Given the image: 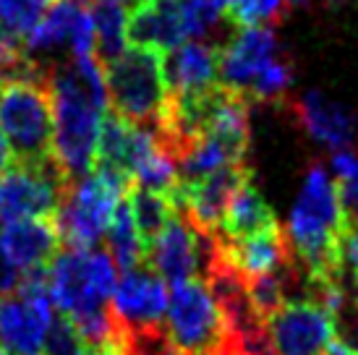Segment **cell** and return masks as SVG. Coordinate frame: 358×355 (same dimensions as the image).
<instances>
[{
	"label": "cell",
	"mask_w": 358,
	"mask_h": 355,
	"mask_svg": "<svg viewBox=\"0 0 358 355\" xmlns=\"http://www.w3.org/2000/svg\"><path fill=\"white\" fill-rule=\"evenodd\" d=\"M131 180L110 168H97L71 180L58 215L52 217L66 248H94L108 236L118 207L126 201Z\"/></svg>",
	"instance_id": "obj_6"
},
{
	"label": "cell",
	"mask_w": 358,
	"mask_h": 355,
	"mask_svg": "<svg viewBox=\"0 0 358 355\" xmlns=\"http://www.w3.org/2000/svg\"><path fill=\"white\" fill-rule=\"evenodd\" d=\"M345 227H348V219H345L340 188L332 170L319 162L308 165L299 194L293 198L288 225L282 227L293 259L306 275L308 287L343 280L338 272L335 251Z\"/></svg>",
	"instance_id": "obj_3"
},
{
	"label": "cell",
	"mask_w": 358,
	"mask_h": 355,
	"mask_svg": "<svg viewBox=\"0 0 358 355\" xmlns=\"http://www.w3.org/2000/svg\"><path fill=\"white\" fill-rule=\"evenodd\" d=\"M296 115L308 136L322 147L343 152L358 144V115L324 92H303L296 99Z\"/></svg>",
	"instance_id": "obj_19"
},
{
	"label": "cell",
	"mask_w": 358,
	"mask_h": 355,
	"mask_svg": "<svg viewBox=\"0 0 358 355\" xmlns=\"http://www.w3.org/2000/svg\"><path fill=\"white\" fill-rule=\"evenodd\" d=\"M21 48L34 63L58 52H66L69 58L97 55L92 6H81L76 0H55L50 10L37 21V27L24 37Z\"/></svg>",
	"instance_id": "obj_14"
},
{
	"label": "cell",
	"mask_w": 358,
	"mask_h": 355,
	"mask_svg": "<svg viewBox=\"0 0 358 355\" xmlns=\"http://www.w3.org/2000/svg\"><path fill=\"white\" fill-rule=\"evenodd\" d=\"M201 6H207L209 10H215V13H228V6H230V0H199Z\"/></svg>",
	"instance_id": "obj_31"
},
{
	"label": "cell",
	"mask_w": 358,
	"mask_h": 355,
	"mask_svg": "<svg viewBox=\"0 0 358 355\" xmlns=\"http://www.w3.org/2000/svg\"><path fill=\"white\" fill-rule=\"evenodd\" d=\"M52 94L50 157L69 180L84 178L97 165L100 133L108 118L105 63L97 55H79L48 71Z\"/></svg>",
	"instance_id": "obj_1"
},
{
	"label": "cell",
	"mask_w": 358,
	"mask_h": 355,
	"mask_svg": "<svg viewBox=\"0 0 358 355\" xmlns=\"http://www.w3.org/2000/svg\"><path fill=\"white\" fill-rule=\"evenodd\" d=\"M311 0H288V6H306Z\"/></svg>",
	"instance_id": "obj_36"
},
{
	"label": "cell",
	"mask_w": 358,
	"mask_h": 355,
	"mask_svg": "<svg viewBox=\"0 0 358 355\" xmlns=\"http://www.w3.org/2000/svg\"><path fill=\"white\" fill-rule=\"evenodd\" d=\"M288 0H230L228 16L238 27H269L282 19Z\"/></svg>",
	"instance_id": "obj_27"
},
{
	"label": "cell",
	"mask_w": 358,
	"mask_h": 355,
	"mask_svg": "<svg viewBox=\"0 0 358 355\" xmlns=\"http://www.w3.org/2000/svg\"><path fill=\"white\" fill-rule=\"evenodd\" d=\"M220 259L243 280H259V277L285 275L288 269L296 266L290 243L285 238V230L275 222V225L264 227L259 233H251L238 240H220Z\"/></svg>",
	"instance_id": "obj_16"
},
{
	"label": "cell",
	"mask_w": 358,
	"mask_h": 355,
	"mask_svg": "<svg viewBox=\"0 0 358 355\" xmlns=\"http://www.w3.org/2000/svg\"><path fill=\"white\" fill-rule=\"evenodd\" d=\"M246 178H249L246 165H236V168L220 170L215 175L201 178V180L178 183V188L173 191L176 209L189 219L191 225L199 227L201 233L217 236L220 222L225 217L230 198Z\"/></svg>",
	"instance_id": "obj_17"
},
{
	"label": "cell",
	"mask_w": 358,
	"mask_h": 355,
	"mask_svg": "<svg viewBox=\"0 0 358 355\" xmlns=\"http://www.w3.org/2000/svg\"><path fill=\"white\" fill-rule=\"evenodd\" d=\"M55 0H0V29L10 40L24 42L37 21L50 10Z\"/></svg>",
	"instance_id": "obj_25"
},
{
	"label": "cell",
	"mask_w": 358,
	"mask_h": 355,
	"mask_svg": "<svg viewBox=\"0 0 358 355\" xmlns=\"http://www.w3.org/2000/svg\"><path fill=\"white\" fill-rule=\"evenodd\" d=\"M45 272L52 306L73 324L84 345H113L115 321L108 303L118 285V266L108 251L66 248Z\"/></svg>",
	"instance_id": "obj_2"
},
{
	"label": "cell",
	"mask_w": 358,
	"mask_h": 355,
	"mask_svg": "<svg viewBox=\"0 0 358 355\" xmlns=\"http://www.w3.org/2000/svg\"><path fill=\"white\" fill-rule=\"evenodd\" d=\"M108 254L110 259L115 261L118 269L129 272V269H136L147 261V243L141 238L139 227H136V219H134V212H131L129 198L123 201L115 212V217L108 227Z\"/></svg>",
	"instance_id": "obj_23"
},
{
	"label": "cell",
	"mask_w": 358,
	"mask_h": 355,
	"mask_svg": "<svg viewBox=\"0 0 358 355\" xmlns=\"http://www.w3.org/2000/svg\"><path fill=\"white\" fill-rule=\"evenodd\" d=\"M217 21L220 13L199 0H141L129 13V42L168 55L183 42L204 37Z\"/></svg>",
	"instance_id": "obj_9"
},
{
	"label": "cell",
	"mask_w": 358,
	"mask_h": 355,
	"mask_svg": "<svg viewBox=\"0 0 358 355\" xmlns=\"http://www.w3.org/2000/svg\"><path fill=\"white\" fill-rule=\"evenodd\" d=\"M105 81L115 115L147 129H155L162 120L170 89L165 79V58L159 52L131 45L118 58L105 63Z\"/></svg>",
	"instance_id": "obj_7"
},
{
	"label": "cell",
	"mask_w": 358,
	"mask_h": 355,
	"mask_svg": "<svg viewBox=\"0 0 358 355\" xmlns=\"http://www.w3.org/2000/svg\"><path fill=\"white\" fill-rule=\"evenodd\" d=\"M131 212H134V219H136V227H139L144 243H150L152 238L157 236L162 227L168 225L170 219L176 217V201L168 194H155V191H144V188H134L131 186V196H129Z\"/></svg>",
	"instance_id": "obj_24"
},
{
	"label": "cell",
	"mask_w": 358,
	"mask_h": 355,
	"mask_svg": "<svg viewBox=\"0 0 358 355\" xmlns=\"http://www.w3.org/2000/svg\"><path fill=\"white\" fill-rule=\"evenodd\" d=\"M220 84L246 99H275L288 94L293 68L269 27H241L220 50Z\"/></svg>",
	"instance_id": "obj_5"
},
{
	"label": "cell",
	"mask_w": 358,
	"mask_h": 355,
	"mask_svg": "<svg viewBox=\"0 0 358 355\" xmlns=\"http://www.w3.org/2000/svg\"><path fill=\"white\" fill-rule=\"evenodd\" d=\"M335 261H338L340 277H353L358 275V225H348L343 230L338 240V251H335Z\"/></svg>",
	"instance_id": "obj_29"
},
{
	"label": "cell",
	"mask_w": 358,
	"mask_h": 355,
	"mask_svg": "<svg viewBox=\"0 0 358 355\" xmlns=\"http://www.w3.org/2000/svg\"><path fill=\"white\" fill-rule=\"evenodd\" d=\"M170 303V285L150 266H136L118 277L110 298V314L115 321V337L155 329L165 324ZM115 342V340H113Z\"/></svg>",
	"instance_id": "obj_15"
},
{
	"label": "cell",
	"mask_w": 358,
	"mask_h": 355,
	"mask_svg": "<svg viewBox=\"0 0 358 355\" xmlns=\"http://www.w3.org/2000/svg\"><path fill=\"white\" fill-rule=\"evenodd\" d=\"M69 183L52 157L40 162L16 159L0 175V227L24 219H52Z\"/></svg>",
	"instance_id": "obj_11"
},
{
	"label": "cell",
	"mask_w": 358,
	"mask_h": 355,
	"mask_svg": "<svg viewBox=\"0 0 358 355\" xmlns=\"http://www.w3.org/2000/svg\"><path fill=\"white\" fill-rule=\"evenodd\" d=\"M0 355H10V353H8V350H3V347H0Z\"/></svg>",
	"instance_id": "obj_37"
},
{
	"label": "cell",
	"mask_w": 358,
	"mask_h": 355,
	"mask_svg": "<svg viewBox=\"0 0 358 355\" xmlns=\"http://www.w3.org/2000/svg\"><path fill=\"white\" fill-rule=\"evenodd\" d=\"M10 157H13V152H10L8 141L3 136V131H0V175L10 168Z\"/></svg>",
	"instance_id": "obj_30"
},
{
	"label": "cell",
	"mask_w": 358,
	"mask_h": 355,
	"mask_svg": "<svg viewBox=\"0 0 358 355\" xmlns=\"http://www.w3.org/2000/svg\"><path fill=\"white\" fill-rule=\"evenodd\" d=\"M113 3H120V6H129V3H134V6H139L141 0H113Z\"/></svg>",
	"instance_id": "obj_35"
},
{
	"label": "cell",
	"mask_w": 358,
	"mask_h": 355,
	"mask_svg": "<svg viewBox=\"0 0 358 355\" xmlns=\"http://www.w3.org/2000/svg\"><path fill=\"white\" fill-rule=\"evenodd\" d=\"M165 332L180 355H220L230 340L228 316L207 280L170 285Z\"/></svg>",
	"instance_id": "obj_8"
},
{
	"label": "cell",
	"mask_w": 358,
	"mask_h": 355,
	"mask_svg": "<svg viewBox=\"0 0 358 355\" xmlns=\"http://www.w3.org/2000/svg\"><path fill=\"white\" fill-rule=\"evenodd\" d=\"M92 24H94V52L102 63L118 58L129 50V10L113 0L92 3Z\"/></svg>",
	"instance_id": "obj_22"
},
{
	"label": "cell",
	"mask_w": 358,
	"mask_h": 355,
	"mask_svg": "<svg viewBox=\"0 0 358 355\" xmlns=\"http://www.w3.org/2000/svg\"><path fill=\"white\" fill-rule=\"evenodd\" d=\"M0 31H3V29H0Z\"/></svg>",
	"instance_id": "obj_39"
},
{
	"label": "cell",
	"mask_w": 358,
	"mask_h": 355,
	"mask_svg": "<svg viewBox=\"0 0 358 355\" xmlns=\"http://www.w3.org/2000/svg\"><path fill=\"white\" fill-rule=\"evenodd\" d=\"M327 355H358V353H356V350H350V347H345L343 342H338V340H335V345L329 347Z\"/></svg>",
	"instance_id": "obj_33"
},
{
	"label": "cell",
	"mask_w": 358,
	"mask_h": 355,
	"mask_svg": "<svg viewBox=\"0 0 358 355\" xmlns=\"http://www.w3.org/2000/svg\"><path fill=\"white\" fill-rule=\"evenodd\" d=\"M329 170L338 180L340 201L345 209L348 225H358V152L356 149L335 152L329 159Z\"/></svg>",
	"instance_id": "obj_26"
},
{
	"label": "cell",
	"mask_w": 358,
	"mask_h": 355,
	"mask_svg": "<svg viewBox=\"0 0 358 355\" xmlns=\"http://www.w3.org/2000/svg\"><path fill=\"white\" fill-rule=\"evenodd\" d=\"M275 222L278 219H275L272 207L259 194V188L246 178L238 186V191L233 194V198H230L225 217L220 222L217 238L220 240H238V238L259 233V230L275 225Z\"/></svg>",
	"instance_id": "obj_21"
},
{
	"label": "cell",
	"mask_w": 358,
	"mask_h": 355,
	"mask_svg": "<svg viewBox=\"0 0 358 355\" xmlns=\"http://www.w3.org/2000/svg\"><path fill=\"white\" fill-rule=\"evenodd\" d=\"M52 298L48 272H29L19 293L0 296V347L10 355H40L52 329Z\"/></svg>",
	"instance_id": "obj_12"
},
{
	"label": "cell",
	"mask_w": 358,
	"mask_h": 355,
	"mask_svg": "<svg viewBox=\"0 0 358 355\" xmlns=\"http://www.w3.org/2000/svg\"><path fill=\"white\" fill-rule=\"evenodd\" d=\"M40 355H45V353H40Z\"/></svg>",
	"instance_id": "obj_38"
},
{
	"label": "cell",
	"mask_w": 358,
	"mask_h": 355,
	"mask_svg": "<svg viewBox=\"0 0 358 355\" xmlns=\"http://www.w3.org/2000/svg\"><path fill=\"white\" fill-rule=\"evenodd\" d=\"M60 233L52 219H24L0 227V264L29 275L48 269L58 256Z\"/></svg>",
	"instance_id": "obj_18"
},
{
	"label": "cell",
	"mask_w": 358,
	"mask_h": 355,
	"mask_svg": "<svg viewBox=\"0 0 358 355\" xmlns=\"http://www.w3.org/2000/svg\"><path fill=\"white\" fill-rule=\"evenodd\" d=\"M170 97H199L220 87V52L209 42L191 40L165 55Z\"/></svg>",
	"instance_id": "obj_20"
},
{
	"label": "cell",
	"mask_w": 358,
	"mask_h": 355,
	"mask_svg": "<svg viewBox=\"0 0 358 355\" xmlns=\"http://www.w3.org/2000/svg\"><path fill=\"white\" fill-rule=\"evenodd\" d=\"M84 355H120L115 345H97V347H87Z\"/></svg>",
	"instance_id": "obj_32"
},
{
	"label": "cell",
	"mask_w": 358,
	"mask_h": 355,
	"mask_svg": "<svg viewBox=\"0 0 358 355\" xmlns=\"http://www.w3.org/2000/svg\"><path fill=\"white\" fill-rule=\"evenodd\" d=\"M338 340V316L317 298H293L264 319L267 355H327Z\"/></svg>",
	"instance_id": "obj_10"
},
{
	"label": "cell",
	"mask_w": 358,
	"mask_h": 355,
	"mask_svg": "<svg viewBox=\"0 0 358 355\" xmlns=\"http://www.w3.org/2000/svg\"><path fill=\"white\" fill-rule=\"evenodd\" d=\"M217 256V236L194 227L180 212L147 243V266L168 285L207 277Z\"/></svg>",
	"instance_id": "obj_13"
},
{
	"label": "cell",
	"mask_w": 358,
	"mask_h": 355,
	"mask_svg": "<svg viewBox=\"0 0 358 355\" xmlns=\"http://www.w3.org/2000/svg\"><path fill=\"white\" fill-rule=\"evenodd\" d=\"M52 126V94L40 63L0 79V131L13 157L19 162L50 159Z\"/></svg>",
	"instance_id": "obj_4"
},
{
	"label": "cell",
	"mask_w": 358,
	"mask_h": 355,
	"mask_svg": "<svg viewBox=\"0 0 358 355\" xmlns=\"http://www.w3.org/2000/svg\"><path fill=\"white\" fill-rule=\"evenodd\" d=\"M350 303H353V314L358 316V275L353 277V293H350Z\"/></svg>",
	"instance_id": "obj_34"
},
{
	"label": "cell",
	"mask_w": 358,
	"mask_h": 355,
	"mask_svg": "<svg viewBox=\"0 0 358 355\" xmlns=\"http://www.w3.org/2000/svg\"><path fill=\"white\" fill-rule=\"evenodd\" d=\"M87 345L79 337V332L73 329L66 316H55L52 321V329L48 335V342H45V355H84Z\"/></svg>",
	"instance_id": "obj_28"
}]
</instances>
